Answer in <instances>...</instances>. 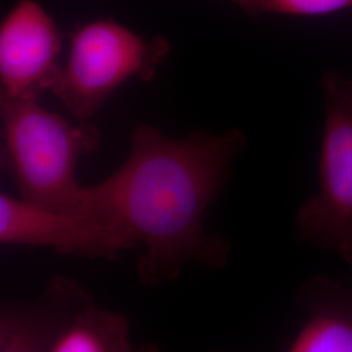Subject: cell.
<instances>
[{"label": "cell", "instance_id": "7a4b0ae2", "mask_svg": "<svg viewBox=\"0 0 352 352\" xmlns=\"http://www.w3.org/2000/svg\"><path fill=\"white\" fill-rule=\"evenodd\" d=\"M3 162L20 199L56 213L87 208L90 187L76 179L81 157L96 151L101 132L90 122L72 126L38 101H0Z\"/></svg>", "mask_w": 352, "mask_h": 352}, {"label": "cell", "instance_id": "8fae6325", "mask_svg": "<svg viewBox=\"0 0 352 352\" xmlns=\"http://www.w3.org/2000/svg\"><path fill=\"white\" fill-rule=\"evenodd\" d=\"M232 1H235V3H236L238 6H240V7H241V6H243V3H244V0H232Z\"/></svg>", "mask_w": 352, "mask_h": 352}, {"label": "cell", "instance_id": "30bf717a", "mask_svg": "<svg viewBox=\"0 0 352 352\" xmlns=\"http://www.w3.org/2000/svg\"><path fill=\"white\" fill-rule=\"evenodd\" d=\"M352 0H244L241 8L250 13L274 12L318 16L351 8Z\"/></svg>", "mask_w": 352, "mask_h": 352}, {"label": "cell", "instance_id": "52a82bcc", "mask_svg": "<svg viewBox=\"0 0 352 352\" xmlns=\"http://www.w3.org/2000/svg\"><path fill=\"white\" fill-rule=\"evenodd\" d=\"M0 243L47 247L60 254L115 260L122 253L113 234L93 214L56 213L0 195Z\"/></svg>", "mask_w": 352, "mask_h": 352}, {"label": "cell", "instance_id": "5b68a950", "mask_svg": "<svg viewBox=\"0 0 352 352\" xmlns=\"http://www.w3.org/2000/svg\"><path fill=\"white\" fill-rule=\"evenodd\" d=\"M62 39L34 0L19 1L0 26V101H38L60 72Z\"/></svg>", "mask_w": 352, "mask_h": 352}, {"label": "cell", "instance_id": "9c48e42d", "mask_svg": "<svg viewBox=\"0 0 352 352\" xmlns=\"http://www.w3.org/2000/svg\"><path fill=\"white\" fill-rule=\"evenodd\" d=\"M0 351L45 352L33 305L7 302L1 307Z\"/></svg>", "mask_w": 352, "mask_h": 352}, {"label": "cell", "instance_id": "6da1fadb", "mask_svg": "<svg viewBox=\"0 0 352 352\" xmlns=\"http://www.w3.org/2000/svg\"><path fill=\"white\" fill-rule=\"evenodd\" d=\"M245 145L238 128L184 139L148 124L135 128L126 162L100 186L104 214L129 250L146 247L136 269L142 285L173 282L189 263L226 266L231 243L209 235L204 217Z\"/></svg>", "mask_w": 352, "mask_h": 352}, {"label": "cell", "instance_id": "277c9868", "mask_svg": "<svg viewBox=\"0 0 352 352\" xmlns=\"http://www.w3.org/2000/svg\"><path fill=\"white\" fill-rule=\"evenodd\" d=\"M322 88L318 189L299 208L295 231L304 243L336 253L352 266V80L330 71Z\"/></svg>", "mask_w": 352, "mask_h": 352}, {"label": "cell", "instance_id": "ba28073f", "mask_svg": "<svg viewBox=\"0 0 352 352\" xmlns=\"http://www.w3.org/2000/svg\"><path fill=\"white\" fill-rule=\"evenodd\" d=\"M295 302L307 318L289 351L352 352V278H309L296 289Z\"/></svg>", "mask_w": 352, "mask_h": 352}, {"label": "cell", "instance_id": "8992f818", "mask_svg": "<svg viewBox=\"0 0 352 352\" xmlns=\"http://www.w3.org/2000/svg\"><path fill=\"white\" fill-rule=\"evenodd\" d=\"M34 305L45 352H129V322L100 308L75 279L55 276Z\"/></svg>", "mask_w": 352, "mask_h": 352}, {"label": "cell", "instance_id": "3957f363", "mask_svg": "<svg viewBox=\"0 0 352 352\" xmlns=\"http://www.w3.org/2000/svg\"><path fill=\"white\" fill-rule=\"evenodd\" d=\"M167 52L161 38L145 41L111 20L89 23L76 32L50 91L75 119L88 122L128 80H153Z\"/></svg>", "mask_w": 352, "mask_h": 352}]
</instances>
